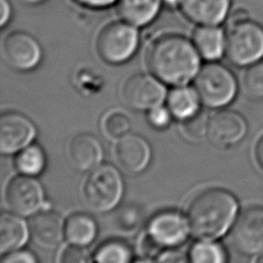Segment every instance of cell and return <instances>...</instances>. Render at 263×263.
<instances>
[{"label": "cell", "instance_id": "cell-1", "mask_svg": "<svg viewBox=\"0 0 263 263\" xmlns=\"http://www.w3.org/2000/svg\"><path fill=\"white\" fill-rule=\"evenodd\" d=\"M199 52L187 38L166 34L152 42L147 52L151 73L168 85H186L199 71Z\"/></svg>", "mask_w": 263, "mask_h": 263}, {"label": "cell", "instance_id": "cell-2", "mask_svg": "<svg viewBox=\"0 0 263 263\" xmlns=\"http://www.w3.org/2000/svg\"><path fill=\"white\" fill-rule=\"evenodd\" d=\"M237 211L238 201L230 191L212 187L198 192L189 200L185 216L193 236L215 240L232 227Z\"/></svg>", "mask_w": 263, "mask_h": 263}, {"label": "cell", "instance_id": "cell-3", "mask_svg": "<svg viewBox=\"0 0 263 263\" xmlns=\"http://www.w3.org/2000/svg\"><path fill=\"white\" fill-rule=\"evenodd\" d=\"M123 180L116 167L101 164L88 172L80 189L84 205L95 213L113 210L123 194Z\"/></svg>", "mask_w": 263, "mask_h": 263}, {"label": "cell", "instance_id": "cell-4", "mask_svg": "<svg viewBox=\"0 0 263 263\" xmlns=\"http://www.w3.org/2000/svg\"><path fill=\"white\" fill-rule=\"evenodd\" d=\"M194 88L203 105L221 108L233 101L237 83L233 73L226 66L211 62L199 69L195 76Z\"/></svg>", "mask_w": 263, "mask_h": 263}, {"label": "cell", "instance_id": "cell-5", "mask_svg": "<svg viewBox=\"0 0 263 263\" xmlns=\"http://www.w3.org/2000/svg\"><path fill=\"white\" fill-rule=\"evenodd\" d=\"M225 53L238 66L257 62L263 55V28L249 20L231 23L225 34Z\"/></svg>", "mask_w": 263, "mask_h": 263}, {"label": "cell", "instance_id": "cell-6", "mask_svg": "<svg viewBox=\"0 0 263 263\" xmlns=\"http://www.w3.org/2000/svg\"><path fill=\"white\" fill-rule=\"evenodd\" d=\"M135 27L125 21L105 26L97 39L100 57L110 64H121L132 58L139 44V33Z\"/></svg>", "mask_w": 263, "mask_h": 263}, {"label": "cell", "instance_id": "cell-7", "mask_svg": "<svg viewBox=\"0 0 263 263\" xmlns=\"http://www.w3.org/2000/svg\"><path fill=\"white\" fill-rule=\"evenodd\" d=\"M4 202L10 213L21 217L31 216L42 210L44 191L35 177L17 175L8 180L4 188Z\"/></svg>", "mask_w": 263, "mask_h": 263}, {"label": "cell", "instance_id": "cell-8", "mask_svg": "<svg viewBox=\"0 0 263 263\" xmlns=\"http://www.w3.org/2000/svg\"><path fill=\"white\" fill-rule=\"evenodd\" d=\"M166 91L158 78L154 75L138 73L128 77L121 88L122 102L138 111H149L162 104Z\"/></svg>", "mask_w": 263, "mask_h": 263}, {"label": "cell", "instance_id": "cell-9", "mask_svg": "<svg viewBox=\"0 0 263 263\" xmlns=\"http://www.w3.org/2000/svg\"><path fill=\"white\" fill-rule=\"evenodd\" d=\"M231 241L245 255L263 252V208H248L236 217L231 227Z\"/></svg>", "mask_w": 263, "mask_h": 263}, {"label": "cell", "instance_id": "cell-10", "mask_svg": "<svg viewBox=\"0 0 263 263\" xmlns=\"http://www.w3.org/2000/svg\"><path fill=\"white\" fill-rule=\"evenodd\" d=\"M145 231L163 251H166L184 243L190 228L186 216L176 211L166 210L155 214L150 219Z\"/></svg>", "mask_w": 263, "mask_h": 263}, {"label": "cell", "instance_id": "cell-11", "mask_svg": "<svg viewBox=\"0 0 263 263\" xmlns=\"http://www.w3.org/2000/svg\"><path fill=\"white\" fill-rule=\"evenodd\" d=\"M4 62L17 71H30L38 66L42 59V49L38 41L22 31L9 33L2 43Z\"/></svg>", "mask_w": 263, "mask_h": 263}, {"label": "cell", "instance_id": "cell-12", "mask_svg": "<svg viewBox=\"0 0 263 263\" xmlns=\"http://www.w3.org/2000/svg\"><path fill=\"white\" fill-rule=\"evenodd\" d=\"M36 135L33 122L24 114L8 111L0 117V151L3 154L17 153L29 146Z\"/></svg>", "mask_w": 263, "mask_h": 263}, {"label": "cell", "instance_id": "cell-13", "mask_svg": "<svg viewBox=\"0 0 263 263\" xmlns=\"http://www.w3.org/2000/svg\"><path fill=\"white\" fill-rule=\"evenodd\" d=\"M113 158L122 172L140 174L149 165L151 148L143 137L128 133L115 141Z\"/></svg>", "mask_w": 263, "mask_h": 263}, {"label": "cell", "instance_id": "cell-14", "mask_svg": "<svg viewBox=\"0 0 263 263\" xmlns=\"http://www.w3.org/2000/svg\"><path fill=\"white\" fill-rule=\"evenodd\" d=\"M247 130L246 119L236 111L220 110L209 118V139L221 147L238 143L243 139Z\"/></svg>", "mask_w": 263, "mask_h": 263}, {"label": "cell", "instance_id": "cell-15", "mask_svg": "<svg viewBox=\"0 0 263 263\" xmlns=\"http://www.w3.org/2000/svg\"><path fill=\"white\" fill-rule=\"evenodd\" d=\"M66 155L69 163L76 171L90 172L101 165L104 151L96 137L89 134H79L69 141Z\"/></svg>", "mask_w": 263, "mask_h": 263}, {"label": "cell", "instance_id": "cell-16", "mask_svg": "<svg viewBox=\"0 0 263 263\" xmlns=\"http://www.w3.org/2000/svg\"><path fill=\"white\" fill-rule=\"evenodd\" d=\"M29 229L33 241L46 250L57 248L65 237V221L58 213L49 210L34 214Z\"/></svg>", "mask_w": 263, "mask_h": 263}, {"label": "cell", "instance_id": "cell-17", "mask_svg": "<svg viewBox=\"0 0 263 263\" xmlns=\"http://www.w3.org/2000/svg\"><path fill=\"white\" fill-rule=\"evenodd\" d=\"M183 13L200 25H218L226 16L230 0H180Z\"/></svg>", "mask_w": 263, "mask_h": 263}, {"label": "cell", "instance_id": "cell-18", "mask_svg": "<svg viewBox=\"0 0 263 263\" xmlns=\"http://www.w3.org/2000/svg\"><path fill=\"white\" fill-rule=\"evenodd\" d=\"M30 235V229L21 216L3 213L0 217V252L2 255L22 249Z\"/></svg>", "mask_w": 263, "mask_h": 263}, {"label": "cell", "instance_id": "cell-19", "mask_svg": "<svg viewBox=\"0 0 263 263\" xmlns=\"http://www.w3.org/2000/svg\"><path fill=\"white\" fill-rule=\"evenodd\" d=\"M162 2V0H118L117 8L125 22L136 27H143L156 17Z\"/></svg>", "mask_w": 263, "mask_h": 263}, {"label": "cell", "instance_id": "cell-20", "mask_svg": "<svg viewBox=\"0 0 263 263\" xmlns=\"http://www.w3.org/2000/svg\"><path fill=\"white\" fill-rule=\"evenodd\" d=\"M200 99L195 88L186 85L176 86L166 97V107L173 117L182 121L200 112Z\"/></svg>", "mask_w": 263, "mask_h": 263}, {"label": "cell", "instance_id": "cell-21", "mask_svg": "<svg viewBox=\"0 0 263 263\" xmlns=\"http://www.w3.org/2000/svg\"><path fill=\"white\" fill-rule=\"evenodd\" d=\"M193 43L199 54L209 60L219 59L225 51V35L216 25H202L193 34Z\"/></svg>", "mask_w": 263, "mask_h": 263}, {"label": "cell", "instance_id": "cell-22", "mask_svg": "<svg viewBox=\"0 0 263 263\" xmlns=\"http://www.w3.org/2000/svg\"><path fill=\"white\" fill-rule=\"evenodd\" d=\"M97 232V223L87 214L75 213L65 221V237L71 245L86 247L96 239Z\"/></svg>", "mask_w": 263, "mask_h": 263}, {"label": "cell", "instance_id": "cell-23", "mask_svg": "<svg viewBox=\"0 0 263 263\" xmlns=\"http://www.w3.org/2000/svg\"><path fill=\"white\" fill-rule=\"evenodd\" d=\"M46 164L43 150L35 144H30L17 152L14 165L17 172L25 176L36 177L40 175Z\"/></svg>", "mask_w": 263, "mask_h": 263}, {"label": "cell", "instance_id": "cell-24", "mask_svg": "<svg viewBox=\"0 0 263 263\" xmlns=\"http://www.w3.org/2000/svg\"><path fill=\"white\" fill-rule=\"evenodd\" d=\"M130 247L120 239H109L95 251L92 263H132Z\"/></svg>", "mask_w": 263, "mask_h": 263}, {"label": "cell", "instance_id": "cell-25", "mask_svg": "<svg viewBox=\"0 0 263 263\" xmlns=\"http://www.w3.org/2000/svg\"><path fill=\"white\" fill-rule=\"evenodd\" d=\"M192 263H227V253L224 247L211 239H199L189 252Z\"/></svg>", "mask_w": 263, "mask_h": 263}, {"label": "cell", "instance_id": "cell-26", "mask_svg": "<svg viewBox=\"0 0 263 263\" xmlns=\"http://www.w3.org/2000/svg\"><path fill=\"white\" fill-rule=\"evenodd\" d=\"M104 136L112 141H117L129 133L132 122L129 117L120 110H112L104 115L101 121Z\"/></svg>", "mask_w": 263, "mask_h": 263}, {"label": "cell", "instance_id": "cell-27", "mask_svg": "<svg viewBox=\"0 0 263 263\" xmlns=\"http://www.w3.org/2000/svg\"><path fill=\"white\" fill-rule=\"evenodd\" d=\"M209 118L201 112L196 115L180 121L178 130L181 137L190 143H200L209 138Z\"/></svg>", "mask_w": 263, "mask_h": 263}, {"label": "cell", "instance_id": "cell-28", "mask_svg": "<svg viewBox=\"0 0 263 263\" xmlns=\"http://www.w3.org/2000/svg\"><path fill=\"white\" fill-rule=\"evenodd\" d=\"M144 214L141 209L134 204H125L114 214V226L116 230L124 234L135 233L142 225Z\"/></svg>", "mask_w": 263, "mask_h": 263}, {"label": "cell", "instance_id": "cell-29", "mask_svg": "<svg viewBox=\"0 0 263 263\" xmlns=\"http://www.w3.org/2000/svg\"><path fill=\"white\" fill-rule=\"evenodd\" d=\"M242 84L248 96L255 99L263 98V61L253 63L246 70Z\"/></svg>", "mask_w": 263, "mask_h": 263}, {"label": "cell", "instance_id": "cell-30", "mask_svg": "<svg viewBox=\"0 0 263 263\" xmlns=\"http://www.w3.org/2000/svg\"><path fill=\"white\" fill-rule=\"evenodd\" d=\"M58 263H92V257L84 247L70 243L61 250Z\"/></svg>", "mask_w": 263, "mask_h": 263}, {"label": "cell", "instance_id": "cell-31", "mask_svg": "<svg viewBox=\"0 0 263 263\" xmlns=\"http://www.w3.org/2000/svg\"><path fill=\"white\" fill-rule=\"evenodd\" d=\"M172 113L167 107H163L159 105L154 107L148 111L147 120L149 124L156 129H164L166 128L172 120Z\"/></svg>", "mask_w": 263, "mask_h": 263}, {"label": "cell", "instance_id": "cell-32", "mask_svg": "<svg viewBox=\"0 0 263 263\" xmlns=\"http://www.w3.org/2000/svg\"><path fill=\"white\" fill-rule=\"evenodd\" d=\"M138 250L143 258L154 259L159 257L164 251L150 237V235L144 231L138 241Z\"/></svg>", "mask_w": 263, "mask_h": 263}, {"label": "cell", "instance_id": "cell-33", "mask_svg": "<svg viewBox=\"0 0 263 263\" xmlns=\"http://www.w3.org/2000/svg\"><path fill=\"white\" fill-rule=\"evenodd\" d=\"M1 263H38V261L32 252L18 249L4 254Z\"/></svg>", "mask_w": 263, "mask_h": 263}, {"label": "cell", "instance_id": "cell-34", "mask_svg": "<svg viewBox=\"0 0 263 263\" xmlns=\"http://www.w3.org/2000/svg\"><path fill=\"white\" fill-rule=\"evenodd\" d=\"M158 263H192L189 257V254H185L184 252L177 250V249H171L164 251L159 257H158Z\"/></svg>", "mask_w": 263, "mask_h": 263}, {"label": "cell", "instance_id": "cell-35", "mask_svg": "<svg viewBox=\"0 0 263 263\" xmlns=\"http://www.w3.org/2000/svg\"><path fill=\"white\" fill-rule=\"evenodd\" d=\"M11 7L8 0H0V26L4 27L10 20Z\"/></svg>", "mask_w": 263, "mask_h": 263}, {"label": "cell", "instance_id": "cell-36", "mask_svg": "<svg viewBox=\"0 0 263 263\" xmlns=\"http://www.w3.org/2000/svg\"><path fill=\"white\" fill-rule=\"evenodd\" d=\"M75 1L87 7L102 8V7H106L113 4L116 0H75Z\"/></svg>", "mask_w": 263, "mask_h": 263}, {"label": "cell", "instance_id": "cell-37", "mask_svg": "<svg viewBox=\"0 0 263 263\" xmlns=\"http://www.w3.org/2000/svg\"><path fill=\"white\" fill-rule=\"evenodd\" d=\"M255 156L259 165L263 168V136L259 139L255 148Z\"/></svg>", "mask_w": 263, "mask_h": 263}, {"label": "cell", "instance_id": "cell-38", "mask_svg": "<svg viewBox=\"0 0 263 263\" xmlns=\"http://www.w3.org/2000/svg\"><path fill=\"white\" fill-rule=\"evenodd\" d=\"M245 20H248V12L243 9H236L231 14V23H236Z\"/></svg>", "mask_w": 263, "mask_h": 263}, {"label": "cell", "instance_id": "cell-39", "mask_svg": "<svg viewBox=\"0 0 263 263\" xmlns=\"http://www.w3.org/2000/svg\"><path fill=\"white\" fill-rule=\"evenodd\" d=\"M162 1L165 3V5L171 6V7L177 6V5H179V3H180V0H162Z\"/></svg>", "mask_w": 263, "mask_h": 263}, {"label": "cell", "instance_id": "cell-40", "mask_svg": "<svg viewBox=\"0 0 263 263\" xmlns=\"http://www.w3.org/2000/svg\"><path fill=\"white\" fill-rule=\"evenodd\" d=\"M132 263H158V262H154L153 259H149V258H141L139 260H136L135 262H132Z\"/></svg>", "mask_w": 263, "mask_h": 263}, {"label": "cell", "instance_id": "cell-41", "mask_svg": "<svg viewBox=\"0 0 263 263\" xmlns=\"http://www.w3.org/2000/svg\"><path fill=\"white\" fill-rule=\"evenodd\" d=\"M20 2L22 3H25V4H36V3H39L43 0H18Z\"/></svg>", "mask_w": 263, "mask_h": 263}, {"label": "cell", "instance_id": "cell-42", "mask_svg": "<svg viewBox=\"0 0 263 263\" xmlns=\"http://www.w3.org/2000/svg\"><path fill=\"white\" fill-rule=\"evenodd\" d=\"M256 263H263V252H262V253H261V255L258 257V259H257Z\"/></svg>", "mask_w": 263, "mask_h": 263}]
</instances>
